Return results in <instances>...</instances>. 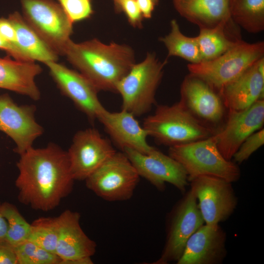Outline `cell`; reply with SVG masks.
I'll use <instances>...</instances> for the list:
<instances>
[{
	"mask_svg": "<svg viewBox=\"0 0 264 264\" xmlns=\"http://www.w3.org/2000/svg\"><path fill=\"white\" fill-rule=\"evenodd\" d=\"M142 126L148 136L169 147L204 139L216 132L180 100L170 106H157L154 113L144 119Z\"/></svg>",
	"mask_w": 264,
	"mask_h": 264,
	"instance_id": "cell-3",
	"label": "cell"
},
{
	"mask_svg": "<svg viewBox=\"0 0 264 264\" xmlns=\"http://www.w3.org/2000/svg\"><path fill=\"white\" fill-rule=\"evenodd\" d=\"M263 57V41L250 44L241 39L218 58L197 64L189 63L187 68L190 74L218 91Z\"/></svg>",
	"mask_w": 264,
	"mask_h": 264,
	"instance_id": "cell-6",
	"label": "cell"
},
{
	"mask_svg": "<svg viewBox=\"0 0 264 264\" xmlns=\"http://www.w3.org/2000/svg\"><path fill=\"white\" fill-rule=\"evenodd\" d=\"M1 203H0V241L5 239L8 228L7 221L3 216L1 211Z\"/></svg>",
	"mask_w": 264,
	"mask_h": 264,
	"instance_id": "cell-37",
	"label": "cell"
},
{
	"mask_svg": "<svg viewBox=\"0 0 264 264\" xmlns=\"http://www.w3.org/2000/svg\"><path fill=\"white\" fill-rule=\"evenodd\" d=\"M176 11L199 29L224 27L233 36L241 39L239 27L232 21L230 0H173Z\"/></svg>",
	"mask_w": 264,
	"mask_h": 264,
	"instance_id": "cell-17",
	"label": "cell"
},
{
	"mask_svg": "<svg viewBox=\"0 0 264 264\" xmlns=\"http://www.w3.org/2000/svg\"><path fill=\"white\" fill-rule=\"evenodd\" d=\"M226 234L218 224H204L187 241L177 264H220L226 256Z\"/></svg>",
	"mask_w": 264,
	"mask_h": 264,
	"instance_id": "cell-19",
	"label": "cell"
},
{
	"mask_svg": "<svg viewBox=\"0 0 264 264\" xmlns=\"http://www.w3.org/2000/svg\"><path fill=\"white\" fill-rule=\"evenodd\" d=\"M190 182L205 224H218L235 211L238 199L232 183L208 176L197 177Z\"/></svg>",
	"mask_w": 264,
	"mask_h": 264,
	"instance_id": "cell-10",
	"label": "cell"
},
{
	"mask_svg": "<svg viewBox=\"0 0 264 264\" xmlns=\"http://www.w3.org/2000/svg\"><path fill=\"white\" fill-rule=\"evenodd\" d=\"M0 35L9 43L16 45V31L8 18L0 17Z\"/></svg>",
	"mask_w": 264,
	"mask_h": 264,
	"instance_id": "cell-34",
	"label": "cell"
},
{
	"mask_svg": "<svg viewBox=\"0 0 264 264\" xmlns=\"http://www.w3.org/2000/svg\"><path fill=\"white\" fill-rule=\"evenodd\" d=\"M18 264H62V259L34 243L25 241L13 246Z\"/></svg>",
	"mask_w": 264,
	"mask_h": 264,
	"instance_id": "cell-29",
	"label": "cell"
},
{
	"mask_svg": "<svg viewBox=\"0 0 264 264\" xmlns=\"http://www.w3.org/2000/svg\"><path fill=\"white\" fill-rule=\"evenodd\" d=\"M0 208L8 224L5 241L12 246L27 241L30 232L31 224L26 220L14 205L5 202L1 203Z\"/></svg>",
	"mask_w": 264,
	"mask_h": 264,
	"instance_id": "cell-28",
	"label": "cell"
},
{
	"mask_svg": "<svg viewBox=\"0 0 264 264\" xmlns=\"http://www.w3.org/2000/svg\"><path fill=\"white\" fill-rule=\"evenodd\" d=\"M170 26V33L159 38L168 50L167 57H178L190 64L200 63L201 60L197 37L184 35L176 20L171 21Z\"/></svg>",
	"mask_w": 264,
	"mask_h": 264,
	"instance_id": "cell-26",
	"label": "cell"
},
{
	"mask_svg": "<svg viewBox=\"0 0 264 264\" xmlns=\"http://www.w3.org/2000/svg\"><path fill=\"white\" fill-rule=\"evenodd\" d=\"M140 177L125 154L116 152L85 181L104 200L125 201L132 197Z\"/></svg>",
	"mask_w": 264,
	"mask_h": 264,
	"instance_id": "cell-8",
	"label": "cell"
},
{
	"mask_svg": "<svg viewBox=\"0 0 264 264\" xmlns=\"http://www.w3.org/2000/svg\"><path fill=\"white\" fill-rule=\"evenodd\" d=\"M34 105L17 104L7 94L0 95V131L15 142L14 151L21 155L33 147L44 132L35 118Z\"/></svg>",
	"mask_w": 264,
	"mask_h": 264,
	"instance_id": "cell-13",
	"label": "cell"
},
{
	"mask_svg": "<svg viewBox=\"0 0 264 264\" xmlns=\"http://www.w3.org/2000/svg\"><path fill=\"white\" fill-rule=\"evenodd\" d=\"M0 264H18L13 246L5 240L0 241Z\"/></svg>",
	"mask_w": 264,
	"mask_h": 264,
	"instance_id": "cell-33",
	"label": "cell"
},
{
	"mask_svg": "<svg viewBox=\"0 0 264 264\" xmlns=\"http://www.w3.org/2000/svg\"><path fill=\"white\" fill-rule=\"evenodd\" d=\"M121 0H113L114 5V9L116 12L119 13V4Z\"/></svg>",
	"mask_w": 264,
	"mask_h": 264,
	"instance_id": "cell-38",
	"label": "cell"
},
{
	"mask_svg": "<svg viewBox=\"0 0 264 264\" xmlns=\"http://www.w3.org/2000/svg\"><path fill=\"white\" fill-rule=\"evenodd\" d=\"M58 237V226L56 217H42L31 223L27 241L56 254Z\"/></svg>",
	"mask_w": 264,
	"mask_h": 264,
	"instance_id": "cell-27",
	"label": "cell"
},
{
	"mask_svg": "<svg viewBox=\"0 0 264 264\" xmlns=\"http://www.w3.org/2000/svg\"><path fill=\"white\" fill-rule=\"evenodd\" d=\"M230 11L239 27L251 34L264 30V0H230Z\"/></svg>",
	"mask_w": 264,
	"mask_h": 264,
	"instance_id": "cell-24",
	"label": "cell"
},
{
	"mask_svg": "<svg viewBox=\"0 0 264 264\" xmlns=\"http://www.w3.org/2000/svg\"><path fill=\"white\" fill-rule=\"evenodd\" d=\"M0 49L5 51L9 56L13 57L14 59L16 60L30 61V60L21 52L15 44L9 43L0 35Z\"/></svg>",
	"mask_w": 264,
	"mask_h": 264,
	"instance_id": "cell-35",
	"label": "cell"
},
{
	"mask_svg": "<svg viewBox=\"0 0 264 264\" xmlns=\"http://www.w3.org/2000/svg\"><path fill=\"white\" fill-rule=\"evenodd\" d=\"M119 10L125 13L132 26L138 28L142 26L143 17L136 0H121Z\"/></svg>",
	"mask_w": 264,
	"mask_h": 264,
	"instance_id": "cell-32",
	"label": "cell"
},
{
	"mask_svg": "<svg viewBox=\"0 0 264 264\" xmlns=\"http://www.w3.org/2000/svg\"><path fill=\"white\" fill-rule=\"evenodd\" d=\"M264 123V99L258 100L244 110L229 112L223 128L214 134L217 147L223 156L231 160L242 143L262 129Z\"/></svg>",
	"mask_w": 264,
	"mask_h": 264,
	"instance_id": "cell-16",
	"label": "cell"
},
{
	"mask_svg": "<svg viewBox=\"0 0 264 264\" xmlns=\"http://www.w3.org/2000/svg\"><path fill=\"white\" fill-rule=\"evenodd\" d=\"M73 23L89 18L93 14L91 0H58Z\"/></svg>",
	"mask_w": 264,
	"mask_h": 264,
	"instance_id": "cell-30",
	"label": "cell"
},
{
	"mask_svg": "<svg viewBox=\"0 0 264 264\" xmlns=\"http://www.w3.org/2000/svg\"><path fill=\"white\" fill-rule=\"evenodd\" d=\"M180 96L187 109L205 124H216L222 120L225 107L222 100L202 79L191 74L186 76L181 85Z\"/></svg>",
	"mask_w": 264,
	"mask_h": 264,
	"instance_id": "cell-18",
	"label": "cell"
},
{
	"mask_svg": "<svg viewBox=\"0 0 264 264\" xmlns=\"http://www.w3.org/2000/svg\"><path fill=\"white\" fill-rule=\"evenodd\" d=\"M20 155L15 181L20 202L44 212L57 207L73 187L67 152L50 143L32 147Z\"/></svg>",
	"mask_w": 264,
	"mask_h": 264,
	"instance_id": "cell-1",
	"label": "cell"
},
{
	"mask_svg": "<svg viewBox=\"0 0 264 264\" xmlns=\"http://www.w3.org/2000/svg\"><path fill=\"white\" fill-rule=\"evenodd\" d=\"M168 223L163 249L154 264L176 262L181 256L188 239L205 224L196 197L191 189L173 208Z\"/></svg>",
	"mask_w": 264,
	"mask_h": 264,
	"instance_id": "cell-9",
	"label": "cell"
},
{
	"mask_svg": "<svg viewBox=\"0 0 264 264\" xmlns=\"http://www.w3.org/2000/svg\"><path fill=\"white\" fill-rule=\"evenodd\" d=\"M8 19L16 31V45L28 60L44 64L57 61L59 55L40 37L19 12L10 14Z\"/></svg>",
	"mask_w": 264,
	"mask_h": 264,
	"instance_id": "cell-23",
	"label": "cell"
},
{
	"mask_svg": "<svg viewBox=\"0 0 264 264\" xmlns=\"http://www.w3.org/2000/svg\"><path fill=\"white\" fill-rule=\"evenodd\" d=\"M122 151L139 176L158 190H164L165 183H169L181 193L185 192L188 182L187 174L182 166L169 155L155 148L147 154L129 148Z\"/></svg>",
	"mask_w": 264,
	"mask_h": 264,
	"instance_id": "cell-12",
	"label": "cell"
},
{
	"mask_svg": "<svg viewBox=\"0 0 264 264\" xmlns=\"http://www.w3.org/2000/svg\"><path fill=\"white\" fill-rule=\"evenodd\" d=\"M49 73L62 93L91 121L106 109L97 95L98 90L79 72L57 62H47Z\"/></svg>",
	"mask_w": 264,
	"mask_h": 264,
	"instance_id": "cell-14",
	"label": "cell"
},
{
	"mask_svg": "<svg viewBox=\"0 0 264 264\" xmlns=\"http://www.w3.org/2000/svg\"><path fill=\"white\" fill-rule=\"evenodd\" d=\"M264 144V129H261L254 132L242 143L233 158L237 164L246 160Z\"/></svg>",
	"mask_w": 264,
	"mask_h": 264,
	"instance_id": "cell-31",
	"label": "cell"
},
{
	"mask_svg": "<svg viewBox=\"0 0 264 264\" xmlns=\"http://www.w3.org/2000/svg\"><path fill=\"white\" fill-rule=\"evenodd\" d=\"M116 152L97 130L88 128L77 132L67 151L74 180H85Z\"/></svg>",
	"mask_w": 264,
	"mask_h": 264,
	"instance_id": "cell-11",
	"label": "cell"
},
{
	"mask_svg": "<svg viewBox=\"0 0 264 264\" xmlns=\"http://www.w3.org/2000/svg\"><path fill=\"white\" fill-rule=\"evenodd\" d=\"M64 55L80 73L99 90L116 92L119 81L135 64L132 49L115 43L105 44L96 39L68 44Z\"/></svg>",
	"mask_w": 264,
	"mask_h": 264,
	"instance_id": "cell-2",
	"label": "cell"
},
{
	"mask_svg": "<svg viewBox=\"0 0 264 264\" xmlns=\"http://www.w3.org/2000/svg\"><path fill=\"white\" fill-rule=\"evenodd\" d=\"M201 62L213 60L233 47L241 39L234 37L224 27L199 29L196 36Z\"/></svg>",
	"mask_w": 264,
	"mask_h": 264,
	"instance_id": "cell-25",
	"label": "cell"
},
{
	"mask_svg": "<svg viewBox=\"0 0 264 264\" xmlns=\"http://www.w3.org/2000/svg\"><path fill=\"white\" fill-rule=\"evenodd\" d=\"M168 155L182 166L189 182L197 177L208 176L233 183L241 176L238 164L225 159L219 150L214 134L169 147Z\"/></svg>",
	"mask_w": 264,
	"mask_h": 264,
	"instance_id": "cell-4",
	"label": "cell"
},
{
	"mask_svg": "<svg viewBox=\"0 0 264 264\" xmlns=\"http://www.w3.org/2000/svg\"><path fill=\"white\" fill-rule=\"evenodd\" d=\"M167 63V60L162 62L154 53L148 52L143 61L133 65L116 87L122 99V109L135 117L151 110Z\"/></svg>",
	"mask_w": 264,
	"mask_h": 264,
	"instance_id": "cell-5",
	"label": "cell"
},
{
	"mask_svg": "<svg viewBox=\"0 0 264 264\" xmlns=\"http://www.w3.org/2000/svg\"><path fill=\"white\" fill-rule=\"evenodd\" d=\"M158 0V1H159V0Z\"/></svg>",
	"mask_w": 264,
	"mask_h": 264,
	"instance_id": "cell-39",
	"label": "cell"
},
{
	"mask_svg": "<svg viewBox=\"0 0 264 264\" xmlns=\"http://www.w3.org/2000/svg\"><path fill=\"white\" fill-rule=\"evenodd\" d=\"M23 17L59 55H64L71 41L73 23L53 0H21Z\"/></svg>",
	"mask_w": 264,
	"mask_h": 264,
	"instance_id": "cell-7",
	"label": "cell"
},
{
	"mask_svg": "<svg viewBox=\"0 0 264 264\" xmlns=\"http://www.w3.org/2000/svg\"><path fill=\"white\" fill-rule=\"evenodd\" d=\"M259 61L218 91L229 112L244 110L264 98V74L259 70Z\"/></svg>",
	"mask_w": 264,
	"mask_h": 264,
	"instance_id": "cell-21",
	"label": "cell"
},
{
	"mask_svg": "<svg viewBox=\"0 0 264 264\" xmlns=\"http://www.w3.org/2000/svg\"><path fill=\"white\" fill-rule=\"evenodd\" d=\"M80 214L66 210L56 217L58 237L56 254L62 264H92L91 259L97 245L84 232L80 224Z\"/></svg>",
	"mask_w": 264,
	"mask_h": 264,
	"instance_id": "cell-15",
	"label": "cell"
},
{
	"mask_svg": "<svg viewBox=\"0 0 264 264\" xmlns=\"http://www.w3.org/2000/svg\"><path fill=\"white\" fill-rule=\"evenodd\" d=\"M42 71L35 62L0 58V88L6 89L37 101L41 92L35 83L36 77Z\"/></svg>",
	"mask_w": 264,
	"mask_h": 264,
	"instance_id": "cell-22",
	"label": "cell"
},
{
	"mask_svg": "<svg viewBox=\"0 0 264 264\" xmlns=\"http://www.w3.org/2000/svg\"><path fill=\"white\" fill-rule=\"evenodd\" d=\"M135 117L123 109L118 112H110L105 109L98 120L113 142L122 150L129 148L149 154L155 148L148 143V134Z\"/></svg>",
	"mask_w": 264,
	"mask_h": 264,
	"instance_id": "cell-20",
	"label": "cell"
},
{
	"mask_svg": "<svg viewBox=\"0 0 264 264\" xmlns=\"http://www.w3.org/2000/svg\"><path fill=\"white\" fill-rule=\"evenodd\" d=\"M143 18L150 19L156 5L157 0H136Z\"/></svg>",
	"mask_w": 264,
	"mask_h": 264,
	"instance_id": "cell-36",
	"label": "cell"
}]
</instances>
